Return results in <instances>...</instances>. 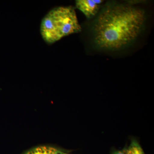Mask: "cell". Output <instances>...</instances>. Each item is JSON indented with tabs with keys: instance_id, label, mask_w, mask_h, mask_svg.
I'll return each mask as SVG.
<instances>
[{
	"instance_id": "obj_1",
	"label": "cell",
	"mask_w": 154,
	"mask_h": 154,
	"mask_svg": "<svg viewBox=\"0 0 154 154\" xmlns=\"http://www.w3.org/2000/svg\"><path fill=\"white\" fill-rule=\"evenodd\" d=\"M146 21L143 9L128 4L107 5L94 25V39L98 46L118 50L139 36Z\"/></svg>"
},
{
	"instance_id": "obj_2",
	"label": "cell",
	"mask_w": 154,
	"mask_h": 154,
	"mask_svg": "<svg viewBox=\"0 0 154 154\" xmlns=\"http://www.w3.org/2000/svg\"><path fill=\"white\" fill-rule=\"evenodd\" d=\"M81 31L75 11L71 6L53 9L43 18L40 25L42 38L49 44Z\"/></svg>"
},
{
	"instance_id": "obj_3",
	"label": "cell",
	"mask_w": 154,
	"mask_h": 154,
	"mask_svg": "<svg viewBox=\"0 0 154 154\" xmlns=\"http://www.w3.org/2000/svg\"><path fill=\"white\" fill-rule=\"evenodd\" d=\"M103 2L102 0H77L75 5L77 8L90 19L96 16Z\"/></svg>"
},
{
	"instance_id": "obj_4",
	"label": "cell",
	"mask_w": 154,
	"mask_h": 154,
	"mask_svg": "<svg viewBox=\"0 0 154 154\" xmlns=\"http://www.w3.org/2000/svg\"><path fill=\"white\" fill-rule=\"evenodd\" d=\"M125 149L126 154H145L141 146L136 141H133Z\"/></svg>"
},
{
	"instance_id": "obj_5",
	"label": "cell",
	"mask_w": 154,
	"mask_h": 154,
	"mask_svg": "<svg viewBox=\"0 0 154 154\" xmlns=\"http://www.w3.org/2000/svg\"><path fill=\"white\" fill-rule=\"evenodd\" d=\"M113 154H126V151H125V148L121 150L117 151L113 153Z\"/></svg>"
}]
</instances>
